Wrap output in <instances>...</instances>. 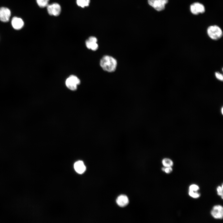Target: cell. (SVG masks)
Returning <instances> with one entry per match:
<instances>
[{
	"label": "cell",
	"instance_id": "5bb4252c",
	"mask_svg": "<svg viewBox=\"0 0 223 223\" xmlns=\"http://www.w3.org/2000/svg\"><path fill=\"white\" fill-rule=\"evenodd\" d=\"M163 165L165 167H170L173 165V161L169 158H165L162 160Z\"/></svg>",
	"mask_w": 223,
	"mask_h": 223
},
{
	"label": "cell",
	"instance_id": "d6986e66",
	"mask_svg": "<svg viewBox=\"0 0 223 223\" xmlns=\"http://www.w3.org/2000/svg\"><path fill=\"white\" fill-rule=\"evenodd\" d=\"M215 75L217 79L221 81H223V76L222 74L218 72H215Z\"/></svg>",
	"mask_w": 223,
	"mask_h": 223
},
{
	"label": "cell",
	"instance_id": "52a82bcc",
	"mask_svg": "<svg viewBox=\"0 0 223 223\" xmlns=\"http://www.w3.org/2000/svg\"><path fill=\"white\" fill-rule=\"evenodd\" d=\"M97 42V39L95 37L91 36L86 40L85 45L88 49L95 51L98 48V45Z\"/></svg>",
	"mask_w": 223,
	"mask_h": 223
},
{
	"label": "cell",
	"instance_id": "7c38bea8",
	"mask_svg": "<svg viewBox=\"0 0 223 223\" xmlns=\"http://www.w3.org/2000/svg\"><path fill=\"white\" fill-rule=\"evenodd\" d=\"M74 167L76 172L80 174L84 173L86 169V167L84 163L81 160L76 162L74 164Z\"/></svg>",
	"mask_w": 223,
	"mask_h": 223
},
{
	"label": "cell",
	"instance_id": "9c48e42d",
	"mask_svg": "<svg viewBox=\"0 0 223 223\" xmlns=\"http://www.w3.org/2000/svg\"><path fill=\"white\" fill-rule=\"evenodd\" d=\"M211 214L216 219H221L223 216V208L220 205H215L213 207L211 211Z\"/></svg>",
	"mask_w": 223,
	"mask_h": 223
},
{
	"label": "cell",
	"instance_id": "5b68a950",
	"mask_svg": "<svg viewBox=\"0 0 223 223\" xmlns=\"http://www.w3.org/2000/svg\"><path fill=\"white\" fill-rule=\"evenodd\" d=\"M47 12L50 15L58 16L61 12V7L57 3H53L48 4L46 7Z\"/></svg>",
	"mask_w": 223,
	"mask_h": 223
},
{
	"label": "cell",
	"instance_id": "9a60e30c",
	"mask_svg": "<svg viewBox=\"0 0 223 223\" xmlns=\"http://www.w3.org/2000/svg\"><path fill=\"white\" fill-rule=\"evenodd\" d=\"M49 0H36L37 3L40 7H46L49 4Z\"/></svg>",
	"mask_w": 223,
	"mask_h": 223
},
{
	"label": "cell",
	"instance_id": "e0dca14e",
	"mask_svg": "<svg viewBox=\"0 0 223 223\" xmlns=\"http://www.w3.org/2000/svg\"><path fill=\"white\" fill-rule=\"evenodd\" d=\"M217 194L218 195L221 196V198L223 199V184L221 187L218 186L217 188Z\"/></svg>",
	"mask_w": 223,
	"mask_h": 223
},
{
	"label": "cell",
	"instance_id": "ac0fdd59",
	"mask_svg": "<svg viewBox=\"0 0 223 223\" xmlns=\"http://www.w3.org/2000/svg\"><path fill=\"white\" fill-rule=\"evenodd\" d=\"M199 189V186L195 184H193L189 187V190L197 191Z\"/></svg>",
	"mask_w": 223,
	"mask_h": 223
},
{
	"label": "cell",
	"instance_id": "3957f363",
	"mask_svg": "<svg viewBox=\"0 0 223 223\" xmlns=\"http://www.w3.org/2000/svg\"><path fill=\"white\" fill-rule=\"evenodd\" d=\"M80 80L76 76L71 75L66 80L65 84L70 90H75L77 88V85L80 83Z\"/></svg>",
	"mask_w": 223,
	"mask_h": 223
},
{
	"label": "cell",
	"instance_id": "2e32d148",
	"mask_svg": "<svg viewBox=\"0 0 223 223\" xmlns=\"http://www.w3.org/2000/svg\"><path fill=\"white\" fill-rule=\"evenodd\" d=\"M197 191H193L189 190V194L190 196L194 198H197L199 197L200 194H199Z\"/></svg>",
	"mask_w": 223,
	"mask_h": 223
},
{
	"label": "cell",
	"instance_id": "ba28073f",
	"mask_svg": "<svg viewBox=\"0 0 223 223\" xmlns=\"http://www.w3.org/2000/svg\"><path fill=\"white\" fill-rule=\"evenodd\" d=\"M11 15L10 10L7 8L2 7L0 8V20L3 22H8Z\"/></svg>",
	"mask_w": 223,
	"mask_h": 223
},
{
	"label": "cell",
	"instance_id": "8992f818",
	"mask_svg": "<svg viewBox=\"0 0 223 223\" xmlns=\"http://www.w3.org/2000/svg\"><path fill=\"white\" fill-rule=\"evenodd\" d=\"M190 9L191 13L195 15L202 14L205 11L204 5L198 2H195L192 4L190 6Z\"/></svg>",
	"mask_w": 223,
	"mask_h": 223
},
{
	"label": "cell",
	"instance_id": "44dd1931",
	"mask_svg": "<svg viewBox=\"0 0 223 223\" xmlns=\"http://www.w3.org/2000/svg\"><path fill=\"white\" fill-rule=\"evenodd\" d=\"M221 113L222 114H223V107H222L221 108Z\"/></svg>",
	"mask_w": 223,
	"mask_h": 223
},
{
	"label": "cell",
	"instance_id": "6da1fadb",
	"mask_svg": "<svg viewBox=\"0 0 223 223\" xmlns=\"http://www.w3.org/2000/svg\"><path fill=\"white\" fill-rule=\"evenodd\" d=\"M100 65L104 70L108 72H112L116 69L117 62L113 57L105 55L100 60Z\"/></svg>",
	"mask_w": 223,
	"mask_h": 223
},
{
	"label": "cell",
	"instance_id": "7a4b0ae2",
	"mask_svg": "<svg viewBox=\"0 0 223 223\" xmlns=\"http://www.w3.org/2000/svg\"><path fill=\"white\" fill-rule=\"evenodd\" d=\"M207 33L209 37L214 40L220 39L223 36L222 30L216 25L209 26L207 29Z\"/></svg>",
	"mask_w": 223,
	"mask_h": 223
},
{
	"label": "cell",
	"instance_id": "277c9868",
	"mask_svg": "<svg viewBox=\"0 0 223 223\" xmlns=\"http://www.w3.org/2000/svg\"><path fill=\"white\" fill-rule=\"evenodd\" d=\"M148 4L158 11H161L165 8L168 0H148Z\"/></svg>",
	"mask_w": 223,
	"mask_h": 223
},
{
	"label": "cell",
	"instance_id": "4fadbf2b",
	"mask_svg": "<svg viewBox=\"0 0 223 223\" xmlns=\"http://www.w3.org/2000/svg\"><path fill=\"white\" fill-rule=\"evenodd\" d=\"M90 2V0H76L77 5L82 8L88 6Z\"/></svg>",
	"mask_w": 223,
	"mask_h": 223
},
{
	"label": "cell",
	"instance_id": "30bf717a",
	"mask_svg": "<svg viewBox=\"0 0 223 223\" xmlns=\"http://www.w3.org/2000/svg\"><path fill=\"white\" fill-rule=\"evenodd\" d=\"M11 24L13 27L16 30L21 29L24 25L23 20L21 18L16 17H14L12 18Z\"/></svg>",
	"mask_w": 223,
	"mask_h": 223
},
{
	"label": "cell",
	"instance_id": "8fae6325",
	"mask_svg": "<svg viewBox=\"0 0 223 223\" xmlns=\"http://www.w3.org/2000/svg\"><path fill=\"white\" fill-rule=\"evenodd\" d=\"M117 204L121 207L126 206L129 203V200L127 196L122 195H119L116 200Z\"/></svg>",
	"mask_w": 223,
	"mask_h": 223
},
{
	"label": "cell",
	"instance_id": "ffe728a7",
	"mask_svg": "<svg viewBox=\"0 0 223 223\" xmlns=\"http://www.w3.org/2000/svg\"><path fill=\"white\" fill-rule=\"evenodd\" d=\"M162 170L165 172L167 173H171L173 170V169L171 167H166V168H163Z\"/></svg>",
	"mask_w": 223,
	"mask_h": 223
}]
</instances>
